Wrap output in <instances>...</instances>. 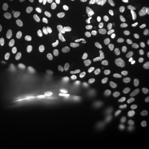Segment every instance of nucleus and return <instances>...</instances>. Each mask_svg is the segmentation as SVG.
<instances>
[{
    "instance_id": "1",
    "label": "nucleus",
    "mask_w": 149,
    "mask_h": 149,
    "mask_svg": "<svg viewBox=\"0 0 149 149\" xmlns=\"http://www.w3.org/2000/svg\"><path fill=\"white\" fill-rule=\"evenodd\" d=\"M37 107V95L34 90L27 89L22 95L19 100V111L24 116H29Z\"/></svg>"
},
{
    "instance_id": "2",
    "label": "nucleus",
    "mask_w": 149,
    "mask_h": 149,
    "mask_svg": "<svg viewBox=\"0 0 149 149\" xmlns=\"http://www.w3.org/2000/svg\"><path fill=\"white\" fill-rule=\"evenodd\" d=\"M12 49L18 56L29 57L35 52V47L32 42L26 37H19L12 42Z\"/></svg>"
},
{
    "instance_id": "3",
    "label": "nucleus",
    "mask_w": 149,
    "mask_h": 149,
    "mask_svg": "<svg viewBox=\"0 0 149 149\" xmlns=\"http://www.w3.org/2000/svg\"><path fill=\"white\" fill-rule=\"evenodd\" d=\"M48 68L52 74L58 80H65L69 75V70L67 65L61 59H51L48 61Z\"/></svg>"
},
{
    "instance_id": "4",
    "label": "nucleus",
    "mask_w": 149,
    "mask_h": 149,
    "mask_svg": "<svg viewBox=\"0 0 149 149\" xmlns=\"http://www.w3.org/2000/svg\"><path fill=\"white\" fill-rule=\"evenodd\" d=\"M100 54L104 59L107 61V63L113 65L117 66L120 63V56L118 52L113 48L111 44L105 42L103 43L100 47Z\"/></svg>"
},
{
    "instance_id": "5",
    "label": "nucleus",
    "mask_w": 149,
    "mask_h": 149,
    "mask_svg": "<svg viewBox=\"0 0 149 149\" xmlns=\"http://www.w3.org/2000/svg\"><path fill=\"white\" fill-rule=\"evenodd\" d=\"M99 30V23L95 20L85 19L80 22L78 33L82 39H90L93 37Z\"/></svg>"
},
{
    "instance_id": "6",
    "label": "nucleus",
    "mask_w": 149,
    "mask_h": 149,
    "mask_svg": "<svg viewBox=\"0 0 149 149\" xmlns=\"http://www.w3.org/2000/svg\"><path fill=\"white\" fill-rule=\"evenodd\" d=\"M66 106V100L65 97L61 94H56L52 96L51 100L49 102L48 110L51 114L54 116L61 115Z\"/></svg>"
},
{
    "instance_id": "7",
    "label": "nucleus",
    "mask_w": 149,
    "mask_h": 149,
    "mask_svg": "<svg viewBox=\"0 0 149 149\" xmlns=\"http://www.w3.org/2000/svg\"><path fill=\"white\" fill-rule=\"evenodd\" d=\"M25 23V16L23 13L19 9H13L10 12L8 25L12 31L13 32H19L24 26Z\"/></svg>"
},
{
    "instance_id": "8",
    "label": "nucleus",
    "mask_w": 149,
    "mask_h": 149,
    "mask_svg": "<svg viewBox=\"0 0 149 149\" xmlns=\"http://www.w3.org/2000/svg\"><path fill=\"white\" fill-rule=\"evenodd\" d=\"M44 130V122L42 118H36L29 123L27 128V137L31 140H36L41 137Z\"/></svg>"
},
{
    "instance_id": "9",
    "label": "nucleus",
    "mask_w": 149,
    "mask_h": 149,
    "mask_svg": "<svg viewBox=\"0 0 149 149\" xmlns=\"http://www.w3.org/2000/svg\"><path fill=\"white\" fill-rule=\"evenodd\" d=\"M61 42V39L58 35L50 34L43 38L42 42V50L45 53H52L56 50Z\"/></svg>"
},
{
    "instance_id": "10",
    "label": "nucleus",
    "mask_w": 149,
    "mask_h": 149,
    "mask_svg": "<svg viewBox=\"0 0 149 149\" xmlns=\"http://www.w3.org/2000/svg\"><path fill=\"white\" fill-rule=\"evenodd\" d=\"M0 129L4 138L10 137L13 130V119L10 113H4L0 116Z\"/></svg>"
},
{
    "instance_id": "11",
    "label": "nucleus",
    "mask_w": 149,
    "mask_h": 149,
    "mask_svg": "<svg viewBox=\"0 0 149 149\" xmlns=\"http://www.w3.org/2000/svg\"><path fill=\"white\" fill-rule=\"evenodd\" d=\"M74 117L80 122L91 123L95 119V111L87 106H80L74 110Z\"/></svg>"
},
{
    "instance_id": "12",
    "label": "nucleus",
    "mask_w": 149,
    "mask_h": 149,
    "mask_svg": "<svg viewBox=\"0 0 149 149\" xmlns=\"http://www.w3.org/2000/svg\"><path fill=\"white\" fill-rule=\"evenodd\" d=\"M128 93L130 99L136 104H141L144 101V95L140 85L136 81H131L128 85Z\"/></svg>"
},
{
    "instance_id": "13",
    "label": "nucleus",
    "mask_w": 149,
    "mask_h": 149,
    "mask_svg": "<svg viewBox=\"0 0 149 149\" xmlns=\"http://www.w3.org/2000/svg\"><path fill=\"white\" fill-rule=\"evenodd\" d=\"M112 102L113 106L119 110H124L128 106L127 98L121 89H117L113 91L112 95Z\"/></svg>"
},
{
    "instance_id": "14",
    "label": "nucleus",
    "mask_w": 149,
    "mask_h": 149,
    "mask_svg": "<svg viewBox=\"0 0 149 149\" xmlns=\"http://www.w3.org/2000/svg\"><path fill=\"white\" fill-rule=\"evenodd\" d=\"M128 65L130 67H133L139 70H142L144 68V62L142 57L134 52L128 54Z\"/></svg>"
},
{
    "instance_id": "15",
    "label": "nucleus",
    "mask_w": 149,
    "mask_h": 149,
    "mask_svg": "<svg viewBox=\"0 0 149 149\" xmlns=\"http://www.w3.org/2000/svg\"><path fill=\"white\" fill-rule=\"evenodd\" d=\"M133 42L134 43L143 49L145 52H149V38L146 36H144L143 34H135L133 37Z\"/></svg>"
},
{
    "instance_id": "16",
    "label": "nucleus",
    "mask_w": 149,
    "mask_h": 149,
    "mask_svg": "<svg viewBox=\"0 0 149 149\" xmlns=\"http://www.w3.org/2000/svg\"><path fill=\"white\" fill-rule=\"evenodd\" d=\"M108 32H109L111 35L113 37H117V38H122L125 34V31L123 29V27L119 25L117 22H111L107 26Z\"/></svg>"
},
{
    "instance_id": "17",
    "label": "nucleus",
    "mask_w": 149,
    "mask_h": 149,
    "mask_svg": "<svg viewBox=\"0 0 149 149\" xmlns=\"http://www.w3.org/2000/svg\"><path fill=\"white\" fill-rule=\"evenodd\" d=\"M133 140L129 135H123L117 141V149H133Z\"/></svg>"
},
{
    "instance_id": "18",
    "label": "nucleus",
    "mask_w": 149,
    "mask_h": 149,
    "mask_svg": "<svg viewBox=\"0 0 149 149\" xmlns=\"http://www.w3.org/2000/svg\"><path fill=\"white\" fill-rule=\"evenodd\" d=\"M97 140L95 137L88 135L84 137L80 143V149H96Z\"/></svg>"
},
{
    "instance_id": "19",
    "label": "nucleus",
    "mask_w": 149,
    "mask_h": 149,
    "mask_svg": "<svg viewBox=\"0 0 149 149\" xmlns=\"http://www.w3.org/2000/svg\"><path fill=\"white\" fill-rule=\"evenodd\" d=\"M140 88L142 90V92L143 94L144 98L147 100H149V81L146 80H142L139 83Z\"/></svg>"
},
{
    "instance_id": "20",
    "label": "nucleus",
    "mask_w": 149,
    "mask_h": 149,
    "mask_svg": "<svg viewBox=\"0 0 149 149\" xmlns=\"http://www.w3.org/2000/svg\"><path fill=\"white\" fill-rule=\"evenodd\" d=\"M141 0H129V12L131 14H135L138 11Z\"/></svg>"
},
{
    "instance_id": "21",
    "label": "nucleus",
    "mask_w": 149,
    "mask_h": 149,
    "mask_svg": "<svg viewBox=\"0 0 149 149\" xmlns=\"http://www.w3.org/2000/svg\"><path fill=\"white\" fill-rule=\"evenodd\" d=\"M6 87H7V83H6L5 77L3 76V74L0 73V96L5 92Z\"/></svg>"
},
{
    "instance_id": "22",
    "label": "nucleus",
    "mask_w": 149,
    "mask_h": 149,
    "mask_svg": "<svg viewBox=\"0 0 149 149\" xmlns=\"http://www.w3.org/2000/svg\"><path fill=\"white\" fill-rule=\"evenodd\" d=\"M36 149H51V146H50V143L47 141L42 140L37 143Z\"/></svg>"
},
{
    "instance_id": "23",
    "label": "nucleus",
    "mask_w": 149,
    "mask_h": 149,
    "mask_svg": "<svg viewBox=\"0 0 149 149\" xmlns=\"http://www.w3.org/2000/svg\"><path fill=\"white\" fill-rule=\"evenodd\" d=\"M129 0H116V5L118 8H124L128 5Z\"/></svg>"
},
{
    "instance_id": "24",
    "label": "nucleus",
    "mask_w": 149,
    "mask_h": 149,
    "mask_svg": "<svg viewBox=\"0 0 149 149\" xmlns=\"http://www.w3.org/2000/svg\"><path fill=\"white\" fill-rule=\"evenodd\" d=\"M87 3L94 8H98L101 3V0H87Z\"/></svg>"
},
{
    "instance_id": "25",
    "label": "nucleus",
    "mask_w": 149,
    "mask_h": 149,
    "mask_svg": "<svg viewBox=\"0 0 149 149\" xmlns=\"http://www.w3.org/2000/svg\"><path fill=\"white\" fill-rule=\"evenodd\" d=\"M58 1L61 6H67L70 5V3H72L75 0H58Z\"/></svg>"
},
{
    "instance_id": "26",
    "label": "nucleus",
    "mask_w": 149,
    "mask_h": 149,
    "mask_svg": "<svg viewBox=\"0 0 149 149\" xmlns=\"http://www.w3.org/2000/svg\"><path fill=\"white\" fill-rule=\"evenodd\" d=\"M141 3L145 8L149 9V0H141Z\"/></svg>"
},
{
    "instance_id": "27",
    "label": "nucleus",
    "mask_w": 149,
    "mask_h": 149,
    "mask_svg": "<svg viewBox=\"0 0 149 149\" xmlns=\"http://www.w3.org/2000/svg\"><path fill=\"white\" fill-rule=\"evenodd\" d=\"M29 1H32V2H38L40 0H29Z\"/></svg>"
}]
</instances>
